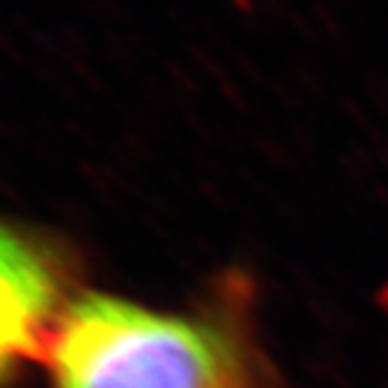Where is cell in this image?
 <instances>
[{
  "mask_svg": "<svg viewBox=\"0 0 388 388\" xmlns=\"http://www.w3.org/2000/svg\"><path fill=\"white\" fill-rule=\"evenodd\" d=\"M43 355L55 388H253L221 329L108 296L60 311Z\"/></svg>",
  "mask_w": 388,
  "mask_h": 388,
  "instance_id": "6da1fadb",
  "label": "cell"
},
{
  "mask_svg": "<svg viewBox=\"0 0 388 388\" xmlns=\"http://www.w3.org/2000/svg\"><path fill=\"white\" fill-rule=\"evenodd\" d=\"M58 278L33 243L0 223V378L43 355L55 326Z\"/></svg>",
  "mask_w": 388,
  "mask_h": 388,
  "instance_id": "7a4b0ae2",
  "label": "cell"
}]
</instances>
